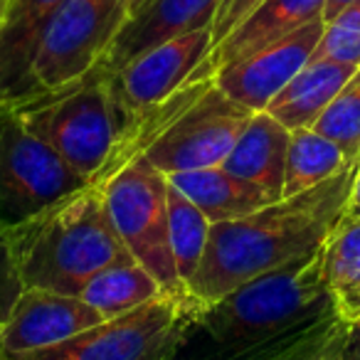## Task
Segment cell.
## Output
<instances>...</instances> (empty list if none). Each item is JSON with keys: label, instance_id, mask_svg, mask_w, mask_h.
<instances>
[{"label": "cell", "instance_id": "f546056e", "mask_svg": "<svg viewBox=\"0 0 360 360\" xmlns=\"http://www.w3.org/2000/svg\"><path fill=\"white\" fill-rule=\"evenodd\" d=\"M353 0H326V6H323V22H330L335 15H338L343 8H348Z\"/></svg>", "mask_w": 360, "mask_h": 360}, {"label": "cell", "instance_id": "7a4b0ae2", "mask_svg": "<svg viewBox=\"0 0 360 360\" xmlns=\"http://www.w3.org/2000/svg\"><path fill=\"white\" fill-rule=\"evenodd\" d=\"M355 168L240 220L212 225L188 294L198 304H212L247 281L319 255L345 215Z\"/></svg>", "mask_w": 360, "mask_h": 360}, {"label": "cell", "instance_id": "836d02e7", "mask_svg": "<svg viewBox=\"0 0 360 360\" xmlns=\"http://www.w3.org/2000/svg\"><path fill=\"white\" fill-rule=\"evenodd\" d=\"M6 6H8V3H6Z\"/></svg>", "mask_w": 360, "mask_h": 360}, {"label": "cell", "instance_id": "8fae6325", "mask_svg": "<svg viewBox=\"0 0 360 360\" xmlns=\"http://www.w3.org/2000/svg\"><path fill=\"white\" fill-rule=\"evenodd\" d=\"M323 27V20H314L245 60L222 67L215 72V84L245 109L255 114L266 111L271 99L311 62Z\"/></svg>", "mask_w": 360, "mask_h": 360}, {"label": "cell", "instance_id": "6da1fadb", "mask_svg": "<svg viewBox=\"0 0 360 360\" xmlns=\"http://www.w3.org/2000/svg\"><path fill=\"white\" fill-rule=\"evenodd\" d=\"M343 323L319 252L200 304L168 360H289Z\"/></svg>", "mask_w": 360, "mask_h": 360}, {"label": "cell", "instance_id": "f1b7e54d", "mask_svg": "<svg viewBox=\"0 0 360 360\" xmlns=\"http://www.w3.org/2000/svg\"><path fill=\"white\" fill-rule=\"evenodd\" d=\"M345 215L348 217H360V163L355 168L353 175V186H350L348 205H345Z\"/></svg>", "mask_w": 360, "mask_h": 360}, {"label": "cell", "instance_id": "9a60e30c", "mask_svg": "<svg viewBox=\"0 0 360 360\" xmlns=\"http://www.w3.org/2000/svg\"><path fill=\"white\" fill-rule=\"evenodd\" d=\"M326 0H262L259 6L212 50L207 67L217 70L250 57L252 52L301 30L314 20H323Z\"/></svg>", "mask_w": 360, "mask_h": 360}, {"label": "cell", "instance_id": "ba28073f", "mask_svg": "<svg viewBox=\"0 0 360 360\" xmlns=\"http://www.w3.org/2000/svg\"><path fill=\"white\" fill-rule=\"evenodd\" d=\"M131 18V0H65L32 62L35 96L57 91L101 65Z\"/></svg>", "mask_w": 360, "mask_h": 360}, {"label": "cell", "instance_id": "603a6c76", "mask_svg": "<svg viewBox=\"0 0 360 360\" xmlns=\"http://www.w3.org/2000/svg\"><path fill=\"white\" fill-rule=\"evenodd\" d=\"M311 129L333 139L353 163H360V65Z\"/></svg>", "mask_w": 360, "mask_h": 360}, {"label": "cell", "instance_id": "ac0fdd59", "mask_svg": "<svg viewBox=\"0 0 360 360\" xmlns=\"http://www.w3.org/2000/svg\"><path fill=\"white\" fill-rule=\"evenodd\" d=\"M358 70L355 65L333 60H311L279 94L266 106V114H271L281 126L289 131L311 129L321 119L330 101L338 96L345 82Z\"/></svg>", "mask_w": 360, "mask_h": 360}, {"label": "cell", "instance_id": "1f68e13d", "mask_svg": "<svg viewBox=\"0 0 360 360\" xmlns=\"http://www.w3.org/2000/svg\"><path fill=\"white\" fill-rule=\"evenodd\" d=\"M6 3H8V0H0V13H3V8H6Z\"/></svg>", "mask_w": 360, "mask_h": 360}, {"label": "cell", "instance_id": "4316f807", "mask_svg": "<svg viewBox=\"0 0 360 360\" xmlns=\"http://www.w3.org/2000/svg\"><path fill=\"white\" fill-rule=\"evenodd\" d=\"M348 330H350V323H343L330 335H326L323 340L314 343L311 348L301 350V353H296L294 358H289V360H340L343 348H345V338H348Z\"/></svg>", "mask_w": 360, "mask_h": 360}, {"label": "cell", "instance_id": "30bf717a", "mask_svg": "<svg viewBox=\"0 0 360 360\" xmlns=\"http://www.w3.org/2000/svg\"><path fill=\"white\" fill-rule=\"evenodd\" d=\"M212 47V27L170 37L114 72L116 86L134 111H150L195 79L215 77L207 67Z\"/></svg>", "mask_w": 360, "mask_h": 360}, {"label": "cell", "instance_id": "5bb4252c", "mask_svg": "<svg viewBox=\"0 0 360 360\" xmlns=\"http://www.w3.org/2000/svg\"><path fill=\"white\" fill-rule=\"evenodd\" d=\"M220 3L222 0H148L126 20L101 60V67L119 72L131 60L170 37L212 27Z\"/></svg>", "mask_w": 360, "mask_h": 360}, {"label": "cell", "instance_id": "277c9868", "mask_svg": "<svg viewBox=\"0 0 360 360\" xmlns=\"http://www.w3.org/2000/svg\"><path fill=\"white\" fill-rule=\"evenodd\" d=\"M8 240L25 289L70 296H79L91 276L106 266L134 259L111 222L104 186H86L8 227Z\"/></svg>", "mask_w": 360, "mask_h": 360}, {"label": "cell", "instance_id": "484cf974", "mask_svg": "<svg viewBox=\"0 0 360 360\" xmlns=\"http://www.w3.org/2000/svg\"><path fill=\"white\" fill-rule=\"evenodd\" d=\"M262 0H222L220 8L215 13V20H212V37H215V45L222 42ZM215 50V47H212Z\"/></svg>", "mask_w": 360, "mask_h": 360}, {"label": "cell", "instance_id": "2e32d148", "mask_svg": "<svg viewBox=\"0 0 360 360\" xmlns=\"http://www.w3.org/2000/svg\"><path fill=\"white\" fill-rule=\"evenodd\" d=\"M291 131L281 126L266 111L250 119L237 139L235 148L225 158L222 168L232 175L247 180L271 198V202L284 200V173L286 150H289Z\"/></svg>", "mask_w": 360, "mask_h": 360}, {"label": "cell", "instance_id": "e0dca14e", "mask_svg": "<svg viewBox=\"0 0 360 360\" xmlns=\"http://www.w3.org/2000/svg\"><path fill=\"white\" fill-rule=\"evenodd\" d=\"M168 183L183 193L210 220V225L240 220L271 205V198L264 191L232 175L222 165L173 173L168 175Z\"/></svg>", "mask_w": 360, "mask_h": 360}, {"label": "cell", "instance_id": "4dcf8cb0", "mask_svg": "<svg viewBox=\"0 0 360 360\" xmlns=\"http://www.w3.org/2000/svg\"><path fill=\"white\" fill-rule=\"evenodd\" d=\"M146 3H148V0H131V15H134L136 11H141V8H143Z\"/></svg>", "mask_w": 360, "mask_h": 360}, {"label": "cell", "instance_id": "52a82bcc", "mask_svg": "<svg viewBox=\"0 0 360 360\" xmlns=\"http://www.w3.org/2000/svg\"><path fill=\"white\" fill-rule=\"evenodd\" d=\"M104 195L129 255L158 279L165 294H188L170 252L168 175L139 155L106 180Z\"/></svg>", "mask_w": 360, "mask_h": 360}, {"label": "cell", "instance_id": "ffe728a7", "mask_svg": "<svg viewBox=\"0 0 360 360\" xmlns=\"http://www.w3.org/2000/svg\"><path fill=\"white\" fill-rule=\"evenodd\" d=\"M163 294V286L146 266H141L136 259H126L91 276L79 296L101 319L109 321L131 314Z\"/></svg>", "mask_w": 360, "mask_h": 360}, {"label": "cell", "instance_id": "83f0119b", "mask_svg": "<svg viewBox=\"0 0 360 360\" xmlns=\"http://www.w3.org/2000/svg\"><path fill=\"white\" fill-rule=\"evenodd\" d=\"M340 360H360V323H350Z\"/></svg>", "mask_w": 360, "mask_h": 360}, {"label": "cell", "instance_id": "3957f363", "mask_svg": "<svg viewBox=\"0 0 360 360\" xmlns=\"http://www.w3.org/2000/svg\"><path fill=\"white\" fill-rule=\"evenodd\" d=\"M27 129L45 139L91 186H104L131 163V143L141 111L116 86L114 72L94 67L57 91L15 104Z\"/></svg>", "mask_w": 360, "mask_h": 360}, {"label": "cell", "instance_id": "7402d4cb", "mask_svg": "<svg viewBox=\"0 0 360 360\" xmlns=\"http://www.w3.org/2000/svg\"><path fill=\"white\" fill-rule=\"evenodd\" d=\"M210 220L188 200L180 191L168 183V235L170 252L183 286L188 289L191 279L195 276L202 257L207 250L210 237Z\"/></svg>", "mask_w": 360, "mask_h": 360}, {"label": "cell", "instance_id": "4fadbf2b", "mask_svg": "<svg viewBox=\"0 0 360 360\" xmlns=\"http://www.w3.org/2000/svg\"><path fill=\"white\" fill-rule=\"evenodd\" d=\"M65 0H8L0 13V104L35 96L32 62Z\"/></svg>", "mask_w": 360, "mask_h": 360}, {"label": "cell", "instance_id": "d6986e66", "mask_svg": "<svg viewBox=\"0 0 360 360\" xmlns=\"http://www.w3.org/2000/svg\"><path fill=\"white\" fill-rule=\"evenodd\" d=\"M321 271L345 323L360 321V217L343 215L321 247Z\"/></svg>", "mask_w": 360, "mask_h": 360}, {"label": "cell", "instance_id": "8992f818", "mask_svg": "<svg viewBox=\"0 0 360 360\" xmlns=\"http://www.w3.org/2000/svg\"><path fill=\"white\" fill-rule=\"evenodd\" d=\"M198 306L191 294H163L62 343L0 360H168Z\"/></svg>", "mask_w": 360, "mask_h": 360}, {"label": "cell", "instance_id": "d4e9b609", "mask_svg": "<svg viewBox=\"0 0 360 360\" xmlns=\"http://www.w3.org/2000/svg\"><path fill=\"white\" fill-rule=\"evenodd\" d=\"M22 291H25V281L18 269L15 255H13L11 240H8V230L0 225V333L11 321L13 309L20 301Z\"/></svg>", "mask_w": 360, "mask_h": 360}, {"label": "cell", "instance_id": "9c48e42d", "mask_svg": "<svg viewBox=\"0 0 360 360\" xmlns=\"http://www.w3.org/2000/svg\"><path fill=\"white\" fill-rule=\"evenodd\" d=\"M252 116L255 111L232 101L212 82L165 126L143 158L165 175L222 165Z\"/></svg>", "mask_w": 360, "mask_h": 360}, {"label": "cell", "instance_id": "7c38bea8", "mask_svg": "<svg viewBox=\"0 0 360 360\" xmlns=\"http://www.w3.org/2000/svg\"><path fill=\"white\" fill-rule=\"evenodd\" d=\"M101 321L104 319L82 296L25 289L0 333V358L62 343Z\"/></svg>", "mask_w": 360, "mask_h": 360}, {"label": "cell", "instance_id": "5b68a950", "mask_svg": "<svg viewBox=\"0 0 360 360\" xmlns=\"http://www.w3.org/2000/svg\"><path fill=\"white\" fill-rule=\"evenodd\" d=\"M86 186L89 180L27 129L15 104H0V225H20Z\"/></svg>", "mask_w": 360, "mask_h": 360}, {"label": "cell", "instance_id": "cb8c5ba5", "mask_svg": "<svg viewBox=\"0 0 360 360\" xmlns=\"http://www.w3.org/2000/svg\"><path fill=\"white\" fill-rule=\"evenodd\" d=\"M311 60H333L345 65H360V0H353L348 8L326 22L321 42Z\"/></svg>", "mask_w": 360, "mask_h": 360}, {"label": "cell", "instance_id": "d6a6232c", "mask_svg": "<svg viewBox=\"0 0 360 360\" xmlns=\"http://www.w3.org/2000/svg\"><path fill=\"white\" fill-rule=\"evenodd\" d=\"M358 323H360V321H358Z\"/></svg>", "mask_w": 360, "mask_h": 360}, {"label": "cell", "instance_id": "44dd1931", "mask_svg": "<svg viewBox=\"0 0 360 360\" xmlns=\"http://www.w3.org/2000/svg\"><path fill=\"white\" fill-rule=\"evenodd\" d=\"M353 165L358 163H353L348 153L328 136L319 134L316 129L291 131L286 150L284 198L301 195Z\"/></svg>", "mask_w": 360, "mask_h": 360}]
</instances>
